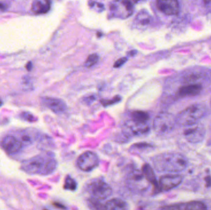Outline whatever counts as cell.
Masks as SVG:
<instances>
[{"label":"cell","instance_id":"1","mask_svg":"<svg viewBox=\"0 0 211 210\" xmlns=\"http://www.w3.org/2000/svg\"><path fill=\"white\" fill-rule=\"evenodd\" d=\"M57 162L52 155H38L24 160L20 168L30 174L48 175L56 168Z\"/></svg>","mask_w":211,"mask_h":210},{"label":"cell","instance_id":"2","mask_svg":"<svg viewBox=\"0 0 211 210\" xmlns=\"http://www.w3.org/2000/svg\"><path fill=\"white\" fill-rule=\"evenodd\" d=\"M153 164L160 172H180L186 168L188 161L180 153H164L154 158Z\"/></svg>","mask_w":211,"mask_h":210},{"label":"cell","instance_id":"3","mask_svg":"<svg viewBox=\"0 0 211 210\" xmlns=\"http://www.w3.org/2000/svg\"><path fill=\"white\" fill-rule=\"evenodd\" d=\"M206 107L200 104H193L181 111L176 119L179 125L188 126L198 123L206 114Z\"/></svg>","mask_w":211,"mask_h":210},{"label":"cell","instance_id":"4","mask_svg":"<svg viewBox=\"0 0 211 210\" xmlns=\"http://www.w3.org/2000/svg\"><path fill=\"white\" fill-rule=\"evenodd\" d=\"M88 192L91 200L100 201L106 200L112 194L110 185L103 180H97L91 183L88 188Z\"/></svg>","mask_w":211,"mask_h":210},{"label":"cell","instance_id":"5","mask_svg":"<svg viewBox=\"0 0 211 210\" xmlns=\"http://www.w3.org/2000/svg\"><path fill=\"white\" fill-rule=\"evenodd\" d=\"M176 119L173 115L167 112L159 113L154 120L155 131L160 134L169 133L174 128Z\"/></svg>","mask_w":211,"mask_h":210},{"label":"cell","instance_id":"6","mask_svg":"<svg viewBox=\"0 0 211 210\" xmlns=\"http://www.w3.org/2000/svg\"><path fill=\"white\" fill-rule=\"evenodd\" d=\"M127 184L128 188L136 193H142L149 188V182L142 171L133 170L128 175Z\"/></svg>","mask_w":211,"mask_h":210},{"label":"cell","instance_id":"7","mask_svg":"<svg viewBox=\"0 0 211 210\" xmlns=\"http://www.w3.org/2000/svg\"><path fill=\"white\" fill-rule=\"evenodd\" d=\"M110 11L115 17L126 19L132 14L133 4L130 1L114 2L110 5Z\"/></svg>","mask_w":211,"mask_h":210},{"label":"cell","instance_id":"8","mask_svg":"<svg viewBox=\"0 0 211 210\" xmlns=\"http://www.w3.org/2000/svg\"><path fill=\"white\" fill-rule=\"evenodd\" d=\"M77 166L83 171H90L99 164L98 156L91 151H86L81 154L77 160Z\"/></svg>","mask_w":211,"mask_h":210},{"label":"cell","instance_id":"9","mask_svg":"<svg viewBox=\"0 0 211 210\" xmlns=\"http://www.w3.org/2000/svg\"><path fill=\"white\" fill-rule=\"evenodd\" d=\"M183 134L188 141L192 143H198L203 140L206 129L202 125L196 123L187 126L184 130Z\"/></svg>","mask_w":211,"mask_h":210},{"label":"cell","instance_id":"10","mask_svg":"<svg viewBox=\"0 0 211 210\" xmlns=\"http://www.w3.org/2000/svg\"><path fill=\"white\" fill-rule=\"evenodd\" d=\"M1 146L5 151L9 155H14L20 152L23 146L19 139L13 136H6L1 143Z\"/></svg>","mask_w":211,"mask_h":210},{"label":"cell","instance_id":"11","mask_svg":"<svg viewBox=\"0 0 211 210\" xmlns=\"http://www.w3.org/2000/svg\"><path fill=\"white\" fill-rule=\"evenodd\" d=\"M182 182V177L179 174H167L160 177L159 186L163 191H170Z\"/></svg>","mask_w":211,"mask_h":210},{"label":"cell","instance_id":"12","mask_svg":"<svg viewBox=\"0 0 211 210\" xmlns=\"http://www.w3.org/2000/svg\"><path fill=\"white\" fill-rule=\"evenodd\" d=\"M156 5L158 9L166 15H174L179 12V3L175 0H159Z\"/></svg>","mask_w":211,"mask_h":210},{"label":"cell","instance_id":"13","mask_svg":"<svg viewBox=\"0 0 211 210\" xmlns=\"http://www.w3.org/2000/svg\"><path fill=\"white\" fill-rule=\"evenodd\" d=\"M43 104L56 114L64 112L67 108L65 103L61 99L54 98L45 97L42 98Z\"/></svg>","mask_w":211,"mask_h":210},{"label":"cell","instance_id":"14","mask_svg":"<svg viewBox=\"0 0 211 210\" xmlns=\"http://www.w3.org/2000/svg\"><path fill=\"white\" fill-rule=\"evenodd\" d=\"M202 87L199 84H191L183 86L178 90V95L180 96H195L201 92Z\"/></svg>","mask_w":211,"mask_h":210},{"label":"cell","instance_id":"15","mask_svg":"<svg viewBox=\"0 0 211 210\" xmlns=\"http://www.w3.org/2000/svg\"><path fill=\"white\" fill-rule=\"evenodd\" d=\"M127 128L132 134L135 136L145 134L149 130V126L146 123H139L133 121L130 122L129 123H127Z\"/></svg>","mask_w":211,"mask_h":210},{"label":"cell","instance_id":"16","mask_svg":"<svg viewBox=\"0 0 211 210\" xmlns=\"http://www.w3.org/2000/svg\"><path fill=\"white\" fill-rule=\"evenodd\" d=\"M51 8V2L47 0H37L33 2L32 11L36 14H43L48 12Z\"/></svg>","mask_w":211,"mask_h":210},{"label":"cell","instance_id":"17","mask_svg":"<svg viewBox=\"0 0 211 210\" xmlns=\"http://www.w3.org/2000/svg\"><path fill=\"white\" fill-rule=\"evenodd\" d=\"M104 210H128V205L121 198H112L106 203Z\"/></svg>","mask_w":211,"mask_h":210},{"label":"cell","instance_id":"18","mask_svg":"<svg viewBox=\"0 0 211 210\" xmlns=\"http://www.w3.org/2000/svg\"><path fill=\"white\" fill-rule=\"evenodd\" d=\"M143 174H144L146 179L149 183H151L153 184L154 186H155L156 188L158 187V184L157 181L156 180V177L154 172V170L153 168L150 167V165L148 163L145 164L143 167H142V170Z\"/></svg>","mask_w":211,"mask_h":210},{"label":"cell","instance_id":"19","mask_svg":"<svg viewBox=\"0 0 211 210\" xmlns=\"http://www.w3.org/2000/svg\"><path fill=\"white\" fill-rule=\"evenodd\" d=\"M135 20L138 24L146 26L151 24L152 17L146 11L143 10L138 14Z\"/></svg>","mask_w":211,"mask_h":210},{"label":"cell","instance_id":"20","mask_svg":"<svg viewBox=\"0 0 211 210\" xmlns=\"http://www.w3.org/2000/svg\"><path fill=\"white\" fill-rule=\"evenodd\" d=\"M132 121L139 123H146L149 119V115L147 112L143 111H135L132 113Z\"/></svg>","mask_w":211,"mask_h":210},{"label":"cell","instance_id":"21","mask_svg":"<svg viewBox=\"0 0 211 210\" xmlns=\"http://www.w3.org/2000/svg\"><path fill=\"white\" fill-rule=\"evenodd\" d=\"M183 210H207V209L203 203L194 201L187 203Z\"/></svg>","mask_w":211,"mask_h":210},{"label":"cell","instance_id":"22","mask_svg":"<svg viewBox=\"0 0 211 210\" xmlns=\"http://www.w3.org/2000/svg\"><path fill=\"white\" fill-rule=\"evenodd\" d=\"M64 188L66 190L75 191L77 188V183L73 178L69 176H67L65 177Z\"/></svg>","mask_w":211,"mask_h":210},{"label":"cell","instance_id":"23","mask_svg":"<svg viewBox=\"0 0 211 210\" xmlns=\"http://www.w3.org/2000/svg\"><path fill=\"white\" fill-rule=\"evenodd\" d=\"M34 139L29 133V132L23 131L21 135V140L20 141L22 143L23 146H29L33 143Z\"/></svg>","mask_w":211,"mask_h":210},{"label":"cell","instance_id":"24","mask_svg":"<svg viewBox=\"0 0 211 210\" xmlns=\"http://www.w3.org/2000/svg\"><path fill=\"white\" fill-rule=\"evenodd\" d=\"M99 56L97 54H92L91 55H90L86 62H85V65L86 67H91L92 66H93L95 64H96L98 60H99Z\"/></svg>","mask_w":211,"mask_h":210},{"label":"cell","instance_id":"25","mask_svg":"<svg viewBox=\"0 0 211 210\" xmlns=\"http://www.w3.org/2000/svg\"><path fill=\"white\" fill-rule=\"evenodd\" d=\"M20 117L24 120L29 122H34L37 120V119L33 115L27 112H22L20 114Z\"/></svg>","mask_w":211,"mask_h":210},{"label":"cell","instance_id":"26","mask_svg":"<svg viewBox=\"0 0 211 210\" xmlns=\"http://www.w3.org/2000/svg\"><path fill=\"white\" fill-rule=\"evenodd\" d=\"M90 6L98 12H102L104 9V6L103 4L96 2H90Z\"/></svg>","mask_w":211,"mask_h":210},{"label":"cell","instance_id":"27","mask_svg":"<svg viewBox=\"0 0 211 210\" xmlns=\"http://www.w3.org/2000/svg\"><path fill=\"white\" fill-rule=\"evenodd\" d=\"M121 98L119 96H116L112 100H109V101H102V104L103 105H104V106H107V105H110L111 104H115L117 102H119L121 101Z\"/></svg>","mask_w":211,"mask_h":210},{"label":"cell","instance_id":"28","mask_svg":"<svg viewBox=\"0 0 211 210\" xmlns=\"http://www.w3.org/2000/svg\"><path fill=\"white\" fill-rule=\"evenodd\" d=\"M161 210H181L180 207L178 205H170L164 206Z\"/></svg>","mask_w":211,"mask_h":210},{"label":"cell","instance_id":"29","mask_svg":"<svg viewBox=\"0 0 211 210\" xmlns=\"http://www.w3.org/2000/svg\"><path fill=\"white\" fill-rule=\"evenodd\" d=\"M126 61H127V58H125V57H123V58L119 59V60H117L115 62V64L114 65V67H116V68H118V67H121V65H122Z\"/></svg>","mask_w":211,"mask_h":210},{"label":"cell","instance_id":"30","mask_svg":"<svg viewBox=\"0 0 211 210\" xmlns=\"http://www.w3.org/2000/svg\"><path fill=\"white\" fill-rule=\"evenodd\" d=\"M8 8V6L6 4L0 2V9L1 10H6Z\"/></svg>","mask_w":211,"mask_h":210},{"label":"cell","instance_id":"31","mask_svg":"<svg viewBox=\"0 0 211 210\" xmlns=\"http://www.w3.org/2000/svg\"><path fill=\"white\" fill-rule=\"evenodd\" d=\"M32 68H33V65H32V64L31 62H29L27 64V66H26V68L27 69V71H30L32 69Z\"/></svg>","mask_w":211,"mask_h":210},{"label":"cell","instance_id":"32","mask_svg":"<svg viewBox=\"0 0 211 210\" xmlns=\"http://www.w3.org/2000/svg\"><path fill=\"white\" fill-rule=\"evenodd\" d=\"M54 205L56 206V207H58V208H65V207L62 205L60 203H54Z\"/></svg>","mask_w":211,"mask_h":210},{"label":"cell","instance_id":"33","mask_svg":"<svg viewBox=\"0 0 211 210\" xmlns=\"http://www.w3.org/2000/svg\"><path fill=\"white\" fill-rule=\"evenodd\" d=\"M3 102L2 100L1 99H0V107H1V106L3 105Z\"/></svg>","mask_w":211,"mask_h":210},{"label":"cell","instance_id":"34","mask_svg":"<svg viewBox=\"0 0 211 210\" xmlns=\"http://www.w3.org/2000/svg\"><path fill=\"white\" fill-rule=\"evenodd\" d=\"M210 106H211V100H210Z\"/></svg>","mask_w":211,"mask_h":210},{"label":"cell","instance_id":"35","mask_svg":"<svg viewBox=\"0 0 211 210\" xmlns=\"http://www.w3.org/2000/svg\"><path fill=\"white\" fill-rule=\"evenodd\" d=\"M44 210H47V209H44Z\"/></svg>","mask_w":211,"mask_h":210}]
</instances>
